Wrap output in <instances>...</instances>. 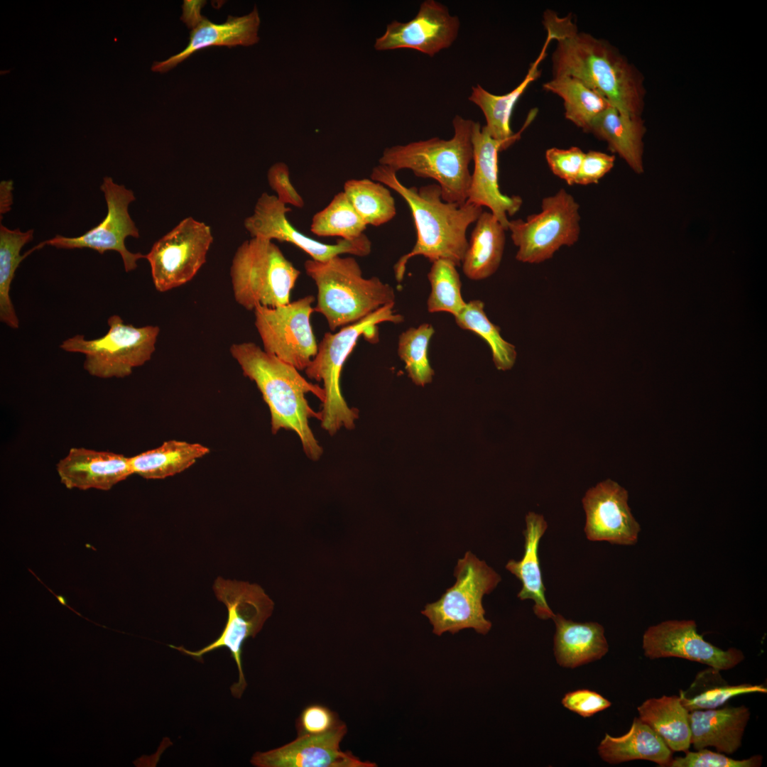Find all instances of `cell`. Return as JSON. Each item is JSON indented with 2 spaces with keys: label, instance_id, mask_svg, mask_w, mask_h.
Listing matches in <instances>:
<instances>
[{
  "label": "cell",
  "instance_id": "obj_38",
  "mask_svg": "<svg viewBox=\"0 0 767 767\" xmlns=\"http://www.w3.org/2000/svg\"><path fill=\"white\" fill-rule=\"evenodd\" d=\"M457 266L446 259L432 262L428 273L430 293L427 300L429 312H447L456 316L465 307L462 283Z\"/></svg>",
  "mask_w": 767,
  "mask_h": 767
},
{
  "label": "cell",
  "instance_id": "obj_30",
  "mask_svg": "<svg viewBox=\"0 0 767 767\" xmlns=\"http://www.w3.org/2000/svg\"><path fill=\"white\" fill-rule=\"evenodd\" d=\"M639 718L655 731L673 751L686 752L691 745L689 711L679 695H663L637 707Z\"/></svg>",
  "mask_w": 767,
  "mask_h": 767
},
{
  "label": "cell",
  "instance_id": "obj_42",
  "mask_svg": "<svg viewBox=\"0 0 767 767\" xmlns=\"http://www.w3.org/2000/svg\"><path fill=\"white\" fill-rule=\"evenodd\" d=\"M342 722L325 706L310 705L300 713L296 722L298 736L317 735L328 732Z\"/></svg>",
  "mask_w": 767,
  "mask_h": 767
},
{
  "label": "cell",
  "instance_id": "obj_16",
  "mask_svg": "<svg viewBox=\"0 0 767 767\" xmlns=\"http://www.w3.org/2000/svg\"><path fill=\"white\" fill-rule=\"evenodd\" d=\"M643 653L650 659L676 657L729 670L744 659L735 648L721 649L705 641L693 620H668L647 629L643 636Z\"/></svg>",
  "mask_w": 767,
  "mask_h": 767
},
{
  "label": "cell",
  "instance_id": "obj_12",
  "mask_svg": "<svg viewBox=\"0 0 767 767\" xmlns=\"http://www.w3.org/2000/svg\"><path fill=\"white\" fill-rule=\"evenodd\" d=\"M314 300L309 295L284 305H259L254 310L263 350L298 371L305 369L317 352L310 323Z\"/></svg>",
  "mask_w": 767,
  "mask_h": 767
},
{
  "label": "cell",
  "instance_id": "obj_22",
  "mask_svg": "<svg viewBox=\"0 0 767 767\" xmlns=\"http://www.w3.org/2000/svg\"><path fill=\"white\" fill-rule=\"evenodd\" d=\"M61 482L68 489L109 490L133 474L130 457L84 447L71 448L57 464Z\"/></svg>",
  "mask_w": 767,
  "mask_h": 767
},
{
  "label": "cell",
  "instance_id": "obj_20",
  "mask_svg": "<svg viewBox=\"0 0 767 767\" xmlns=\"http://www.w3.org/2000/svg\"><path fill=\"white\" fill-rule=\"evenodd\" d=\"M472 143L474 170L467 201L488 207L508 231V216H513L519 211L523 200L520 196H508L501 192L498 182V156L512 143L493 138L485 126L478 121L474 122Z\"/></svg>",
  "mask_w": 767,
  "mask_h": 767
},
{
  "label": "cell",
  "instance_id": "obj_36",
  "mask_svg": "<svg viewBox=\"0 0 767 767\" xmlns=\"http://www.w3.org/2000/svg\"><path fill=\"white\" fill-rule=\"evenodd\" d=\"M454 318L459 327L473 332L487 342L498 370L507 371L514 366L517 357L516 347L502 337L500 328L489 320L482 300L467 302Z\"/></svg>",
  "mask_w": 767,
  "mask_h": 767
},
{
  "label": "cell",
  "instance_id": "obj_2",
  "mask_svg": "<svg viewBox=\"0 0 767 767\" xmlns=\"http://www.w3.org/2000/svg\"><path fill=\"white\" fill-rule=\"evenodd\" d=\"M396 173L393 169L379 164L371 174V180L393 190L406 202L417 232L413 248L394 265L396 281L403 279L408 261L417 256H423L431 262L446 259L457 266H461L468 246L467 229L476 222L483 207L467 201L458 204L442 200L437 183L406 187L399 181Z\"/></svg>",
  "mask_w": 767,
  "mask_h": 767
},
{
  "label": "cell",
  "instance_id": "obj_24",
  "mask_svg": "<svg viewBox=\"0 0 767 767\" xmlns=\"http://www.w3.org/2000/svg\"><path fill=\"white\" fill-rule=\"evenodd\" d=\"M526 525L523 532L525 538L523 556L518 561L510 560L506 568L522 584L518 597L521 600H533V612L539 619H553L555 614L545 598V587L538 557L540 540L548 528V523L543 515L529 512L526 516Z\"/></svg>",
  "mask_w": 767,
  "mask_h": 767
},
{
  "label": "cell",
  "instance_id": "obj_27",
  "mask_svg": "<svg viewBox=\"0 0 767 767\" xmlns=\"http://www.w3.org/2000/svg\"><path fill=\"white\" fill-rule=\"evenodd\" d=\"M601 758L609 764L633 760H646L660 766H668L673 751L663 739L639 717H635L629 730L620 736L606 734L598 746Z\"/></svg>",
  "mask_w": 767,
  "mask_h": 767
},
{
  "label": "cell",
  "instance_id": "obj_1",
  "mask_svg": "<svg viewBox=\"0 0 767 767\" xmlns=\"http://www.w3.org/2000/svg\"><path fill=\"white\" fill-rule=\"evenodd\" d=\"M543 24L556 45L553 77L578 78L625 114L641 116L645 88L639 71L606 40L580 31L571 14L560 16L548 9Z\"/></svg>",
  "mask_w": 767,
  "mask_h": 767
},
{
  "label": "cell",
  "instance_id": "obj_37",
  "mask_svg": "<svg viewBox=\"0 0 767 767\" xmlns=\"http://www.w3.org/2000/svg\"><path fill=\"white\" fill-rule=\"evenodd\" d=\"M366 226L346 194L341 191L313 215L310 231L319 236H339L341 239L353 240L364 234Z\"/></svg>",
  "mask_w": 767,
  "mask_h": 767
},
{
  "label": "cell",
  "instance_id": "obj_41",
  "mask_svg": "<svg viewBox=\"0 0 767 767\" xmlns=\"http://www.w3.org/2000/svg\"><path fill=\"white\" fill-rule=\"evenodd\" d=\"M584 152L577 146L567 149L550 148L545 151V159L552 173L569 185L575 184Z\"/></svg>",
  "mask_w": 767,
  "mask_h": 767
},
{
  "label": "cell",
  "instance_id": "obj_35",
  "mask_svg": "<svg viewBox=\"0 0 767 767\" xmlns=\"http://www.w3.org/2000/svg\"><path fill=\"white\" fill-rule=\"evenodd\" d=\"M343 191L366 225L379 227L396 214L395 200L386 186L371 179H349Z\"/></svg>",
  "mask_w": 767,
  "mask_h": 767
},
{
  "label": "cell",
  "instance_id": "obj_33",
  "mask_svg": "<svg viewBox=\"0 0 767 767\" xmlns=\"http://www.w3.org/2000/svg\"><path fill=\"white\" fill-rule=\"evenodd\" d=\"M720 670L712 667L699 672L686 690H680L679 697L689 711L718 708L730 699L745 694L766 693L763 685L729 684Z\"/></svg>",
  "mask_w": 767,
  "mask_h": 767
},
{
  "label": "cell",
  "instance_id": "obj_11",
  "mask_svg": "<svg viewBox=\"0 0 767 767\" xmlns=\"http://www.w3.org/2000/svg\"><path fill=\"white\" fill-rule=\"evenodd\" d=\"M580 205L565 189L545 197L541 210L522 219L509 220L508 231L518 250L517 261L540 263L551 259L562 246H570L579 239Z\"/></svg>",
  "mask_w": 767,
  "mask_h": 767
},
{
  "label": "cell",
  "instance_id": "obj_14",
  "mask_svg": "<svg viewBox=\"0 0 767 767\" xmlns=\"http://www.w3.org/2000/svg\"><path fill=\"white\" fill-rule=\"evenodd\" d=\"M107 205V214L97 226L77 237L56 235L32 248L40 249L45 245L58 249L88 248L103 254L107 251H116L121 256L126 272L137 267V261L146 259L141 253H132L125 246L128 236L139 237L138 229L129 213V205L135 200L134 193L123 185L115 183L110 177H105L100 186Z\"/></svg>",
  "mask_w": 767,
  "mask_h": 767
},
{
  "label": "cell",
  "instance_id": "obj_26",
  "mask_svg": "<svg viewBox=\"0 0 767 767\" xmlns=\"http://www.w3.org/2000/svg\"><path fill=\"white\" fill-rule=\"evenodd\" d=\"M552 39L547 34L546 40L536 60L531 64L524 79L509 92L496 95L480 85L472 87L469 100L478 106L484 114L486 124L484 125L489 135L494 139L513 143L518 139L519 133L514 134L511 129V117L513 108L527 87L540 75L539 65L543 60Z\"/></svg>",
  "mask_w": 767,
  "mask_h": 767
},
{
  "label": "cell",
  "instance_id": "obj_25",
  "mask_svg": "<svg viewBox=\"0 0 767 767\" xmlns=\"http://www.w3.org/2000/svg\"><path fill=\"white\" fill-rule=\"evenodd\" d=\"M554 654L558 665L575 668L602 658L609 651L604 627L597 622H575L555 614Z\"/></svg>",
  "mask_w": 767,
  "mask_h": 767
},
{
  "label": "cell",
  "instance_id": "obj_45",
  "mask_svg": "<svg viewBox=\"0 0 767 767\" xmlns=\"http://www.w3.org/2000/svg\"><path fill=\"white\" fill-rule=\"evenodd\" d=\"M615 156L597 151L584 153L576 185L597 184L614 167Z\"/></svg>",
  "mask_w": 767,
  "mask_h": 767
},
{
  "label": "cell",
  "instance_id": "obj_29",
  "mask_svg": "<svg viewBox=\"0 0 767 767\" xmlns=\"http://www.w3.org/2000/svg\"><path fill=\"white\" fill-rule=\"evenodd\" d=\"M589 133L606 141L608 148L623 158L635 173L643 172L646 127L641 116L623 114L611 107L594 121Z\"/></svg>",
  "mask_w": 767,
  "mask_h": 767
},
{
  "label": "cell",
  "instance_id": "obj_21",
  "mask_svg": "<svg viewBox=\"0 0 767 767\" xmlns=\"http://www.w3.org/2000/svg\"><path fill=\"white\" fill-rule=\"evenodd\" d=\"M347 732L341 722L332 730L317 735H300L283 746L256 752L250 762L258 767H374L351 752L343 751L340 744Z\"/></svg>",
  "mask_w": 767,
  "mask_h": 767
},
{
  "label": "cell",
  "instance_id": "obj_17",
  "mask_svg": "<svg viewBox=\"0 0 767 767\" xmlns=\"http://www.w3.org/2000/svg\"><path fill=\"white\" fill-rule=\"evenodd\" d=\"M460 21L444 4L435 0L423 1L416 16L408 22L393 21L374 43L376 50L401 48L416 50L433 57L456 40Z\"/></svg>",
  "mask_w": 767,
  "mask_h": 767
},
{
  "label": "cell",
  "instance_id": "obj_34",
  "mask_svg": "<svg viewBox=\"0 0 767 767\" xmlns=\"http://www.w3.org/2000/svg\"><path fill=\"white\" fill-rule=\"evenodd\" d=\"M33 236V229L22 232L0 226V320L13 329L18 328L19 321L9 295L11 284L21 262L31 254L29 250L21 255L20 251Z\"/></svg>",
  "mask_w": 767,
  "mask_h": 767
},
{
  "label": "cell",
  "instance_id": "obj_7",
  "mask_svg": "<svg viewBox=\"0 0 767 767\" xmlns=\"http://www.w3.org/2000/svg\"><path fill=\"white\" fill-rule=\"evenodd\" d=\"M300 274L273 241L257 237L237 248L230 267L234 299L247 310L289 303Z\"/></svg>",
  "mask_w": 767,
  "mask_h": 767
},
{
  "label": "cell",
  "instance_id": "obj_10",
  "mask_svg": "<svg viewBox=\"0 0 767 767\" xmlns=\"http://www.w3.org/2000/svg\"><path fill=\"white\" fill-rule=\"evenodd\" d=\"M107 323L108 332L102 337L87 340L83 334H76L64 340L60 348L85 354L83 366L92 376L123 378L151 359L160 329L125 324L117 315L110 316Z\"/></svg>",
  "mask_w": 767,
  "mask_h": 767
},
{
  "label": "cell",
  "instance_id": "obj_32",
  "mask_svg": "<svg viewBox=\"0 0 767 767\" xmlns=\"http://www.w3.org/2000/svg\"><path fill=\"white\" fill-rule=\"evenodd\" d=\"M209 452V448L198 443L169 440L130 457V462L133 474L160 479L182 472Z\"/></svg>",
  "mask_w": 767,
  "mask_h": 767
},
{
  "label": "cell",
  "instance_id": "obj_19",
  "mask_svg": "<svg viewBox=\"0 0 767 767\" xmlns=\"http://www.w3.org/2000/svg\"><path fill=\"white\" fill-rule=\"evenodd\" d=\"M627 491L606 479L588 489L582 498L586 514L584 533L591 541L632 545L638 541L639 523L628 504Z\"/></svg>",
  "mask_w": 767,
  "mask_h": 767
},
{
  "label": "cell",
  "instance_id": "obj_44",
  "mask_svg": "<svg viewBox=\"0 0 767 767\" xmlns=\"http://www.w3.org/2000/svg\"><path fill=\"white\" fill-rule=\"evenodd\" d=\"M561 702L566 709L583 717H590L611 705V702L602 695L588 689L569 692L564 695Z\"/></svg>",
  "mask_w": 767,
  "mask_h": 767
},
{
  "label": "cell",
  "instance_id": "obj_18",
  "mask_svg": "<svg viewBox=\"0 0 767 767\" xmlns=\"http://www.w3.org/2000/svg\"><path fill=\"white\" fill-rule=\"evenodd\" d=\"M202 1H185L181 19L191 28L189 43L181 52L161 62H154L153 72L164 73L195 52L212 46H249L259 42L258 31L260 17L256 7L249 14L242 16H229L220 24L214 23L202 16Z\"/></svg>",
  "mask_w": 767,
  "mask_h": 767
},
{
  "label": "cell",
  "instance_id": "obj_23",
  "mask_svg": "<svg viewBox=\"0 0 767 767\" xmlns=\"http://www.w3.org/2000/svg\"><path fill=\"white\" fill-rule=\"evenodd\" d=\"M750 715L744 705L690 711L691 744L695 750L712 746L732 754L741 746Z\"/></svg>",
  "mask_w": 767,
  "mask_h": 767
},
{
  "label": "cell",
  "instance_id": "obj_43",
  "mask_svg": "<svg viewBox=\"0 0 767 767\" xmlns=\"http://www.w3.org/2000/svg\"><path fill=\"white\" fill-rule=\"evenodd\" d=\"M267 180L270 187L276 192V196L282 203L298 208L304 207V200L292 184L289 168L285 163L277 162L273 164L267 172Z\"/></svg>",
  "mask_w": 767,
  "mask_h": 767
},
{
  "label": "cell",
  "instance_id": "obj_40",
  "mask_svg": "<svg viewBox=\"0 0 767 767\" xmlns=\"http://www.w3.org/2000/svg\"><path fill=\"white\" fill-rule=\"evenodd\" d=\"M763 756L755 755L749 758L736 760L721 752H714L706 748L696 751H686L685 756L673 758L668 767H758Z\"/></svg>",
  "mask_w": 767,
  "mask_h": 767
},
{
  "label": "cell",
  "instance_id": "obj_9",
  "mask_svg": "<svg viewBox=\"0 0 767 767\" xmlns=\"http://www.w3.org/2000/svg\"><path fill=\"white\" fill-rule=\"evenodd\" d=\"M454 575L455 584L437 601L426 604L421 614L429 619L437 636L447 631L455 634L464 629L486 634L491 623L485 618L482 599L497 586L500 575L469 551L458 560Z\"/></svg>",
  "mask_w": 767,
  "mask_h": 767
},
{
  "label": "cell",
  "instance_id": "obj_3",
  "mask_svg": "<svg viewBox=\"0 0 767 767\" xmlns=\"http://www.w3.org/2000/svg\"><path fill=\"white\" fill-rule=\"evenodd\" d=\"M230 353L243 374L255 382L268 405L272 433H276L281 429L295 432L306 456L311 460H318L323 449L310 429L309 420H320L321 413L310 406L305 396L312 393L322 403L323 388L307 381L296 368L254 342L233 344Z\"/></svg>",
  "mask_w": 767,
  "mask_h": 767
},
{
  "label": "cell",
  "instance_id": "obj_31",
  "mask_svg": "<svg viewBox=\"0 0 767 767\" xmlns=\"http://www.w3.org/2000/svg\"><path fill=\"white\" fill-rule=\"evenodd\" d=\"M543 87L562 99L565 117L585 133L589 132L606 110L614 107L603 95L572 76L553 77Z\"/></svg>",
  "mask_w": 767,
  "mask_h": 767
},
{
  "label": "cell",
  "instance_id": "obj_39",
  "mask_svg": "<svg viewBox=\"0 0 767 767\" xmlns=\"http://www.w3.org/2000/svg\"><path fill=\"white\" fill-rule=\"evenodd\" d=\"M435 329L423 323L410 327L398 337L397 352L404 362L407 374L417 386H424L433 381L434 371L428 359V347Z\"/></svg>",
  "mask_w": 767,
  "mask_h": 767
},
{
  "label": "cell",
  "instance_id": "obj_28",
  "mask_svg": "<svg viewBox=\"0 0 767 767\" xmlns=\"http://www.w3.org/2000/svg\"><path fill=\"white\" fill-rule=\"evenodd\" d=\"M506 231L491 212H482L475 222L461 264L469 279L484 280L496 272L503 258Z\"/></svg>",
  "mask_w": 767,
  "mask_h": 767
},
{
  "label": "cell",
  "instance_id": "obj_8",
  "mask_svg": "<svg viewBox=\"0 0 767 767\" xmlns=\"http://www.w3.org/2000/svg\"><path fill=\"white\" fill-rule=\"evenodd\" d=\"M213 589L217 599L227 606L228 612L226 624L219 637L197 651H189L183 646H169L196 660L202 659L205 654L216 649L228 648L239 673L238 681L230 687L231 693L233 697L240 698L247 686L241 660L244 643L261 630L272 614L274 604L263 588L256 584L218 577Z\"/></svg>",
  "mask_w": 767,
  "mask_h": 767
},
{
  "label": "cell",
  "instance_id": "obj_15",
  "mask_svg": "<svg viewBox=\"0 0 767 767\" xmlns=\"http://www.w3.org/2000/svg\"><path fill=\"white\" fill-rule=\"evenodd\" d=\"M290 211L276 195L263 192L252 214L245 219L244 226L251 237L292 244L317 261L323 262L345 254L359 257L370 254L371 242L365 234L353 240L339 239L333 244L323 243L295 228L286 216Z\"/></svg>",
  "mask_w": 767,
  "mask_h": 767
},
{
  "label": "cell",
  "instance_id": "obj_13",
  "mask_svg": "<svg viewBox=\"0 0 767 767\" xmlns=\"http://www.w3.org/2000/svg\"><path fill=\"white\" fill-rule=\"evenodd\" d=\"M212 241L210 227L192 217L156 241L146 254L156 289L165 292L191 281L205 263Z\"/></svg>",
  "mask_w": 767,
  "mask_h": 767
},
{
  "label": "cell",
  "instance_id": "obj_5",
  "mask_svg": "<svg viewBox=\"0 0 767 767\" xmlns=\"http://www.w3.org/2000/svg\"><path fill=\"white\" fill-rule=\"evenodd\" d=\"M304 268L317 287L314 311L325 317L332 331L395 304L393 287L376 276L364 278L353 257L337 256L323 262L308 259Z\"/></svg>",
  "mask_w": 767,
  "mask_h": 767
},
{
  "label": "cell",
  "instance_id": "obj_6",
  "mask_svg": "<svg viewBox=\"0 0 767 767\" xmlns=\"http://www.w3.org/2000/svg\"><path fill=\"white\" fill-rule=\"evenodd\" d=\"M395 304L381 307L359 321L345 326L337 332H327L318 344L317 352L305 369L310 379L323 383L325 399L322 403L321 427L330 435L340 429L352 430L359 418L357 408H350L342 393L340 379L343 365L361 336L376 339L377 325L404 320L396 313Z\"/></svg>",
  "mask_w": 767,
  "mask_h": 767
},
{
  "label": "cell",
  "instance_id": "obj_4",
  "mask_svg": "<svg viewBox=\"0 0 767 767\" xmlns=\"http://www.w3.org/2000/svg\"><path fill=\"white\" fill-rule=\"evenodd\" d=\"M474 122L456 115L451 138L434 137L386 148L379 164L396 172L408 169L418 177L432 178L441 189L442 200L463 204L467 200L471 183Z\"/></svg>",
  "mask_w": 767,
  "mask_h": 767
}]
</instances>
